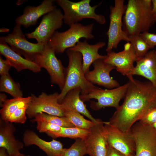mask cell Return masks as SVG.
Listing matches in <instances>:
<instances>
[{
    "instance_id": "obj_1",
    "label": "cell",
    "mask_w": 156,
    "mask_h": 156,
    "mask_svg": "<svg viewBox=\"0 0 156 156\" xmlns=\"http://www.w3.org/2000/svg\"><path fill=\"white\" fill-rule=\"evenodd\" d=\"M128 86L123 103L116 109L109 123L126 132L152 110L156 108V87L150 81L142 82L127 76Z\"/></svg>"
},
{
    "instance_id": "obj_2",
    "label": "cell",
    "mask_w": 156,
    "mask_h": 156,
    "mask_svg": "<svg viewBox=\"0 0 156 156\" xmlns=\"http://www.w3.org/2000/svg\"><path fill=\"white\" fill-rule=\"evenodd\" d=\"M124 15L123 30L128 36L148 31L155 23L152 0H129Z\"/></svg>"
},
{
    "instance_id": "obj_3",
    "label": "cell",
    "mask_w": 156,
    "mask_h": 156,
    "mask_svg": "<svg viewBox=\"0 0 156 156\" xmlns=\"http://www.w3.org/2000/svg\"><path fill=\"white\" fill-rule=\"evenodd\" d=\"M66 53L69 62L66 68L64 86L58 96V101L60 104L67 93L72 89L79 88L81 90V94L85 95L98 88L89 81L85 77L82 69L81 54L69 49L67 50Z\"/></svg>"
},
{
    "instance_id": "obj_4",
    "label": "cell",
    "mask_w": 156,
    "mask_h": 156,
    "mask_svg": "<svg viewBox=\"0 0 156 156\" xmlns=\"http://www.w3.org/2000/svg\"><path fill=\"white\" fill-rule=\"evenodd\" d=\"M91 1L82 0L74 2L68 0H56L55 2L63 10V22L69 27L85 18L93 19L100 24H104L106 22L105 16L95 12L102 1L92 6Z\"/></svg>"
},
{
    "instance_id": "obj_5",
    "label": "cell",
    "mask_w": 156,
    "mask_h": 156,
    "mask_svg": "<svg viewBox=\"0 0 156 156\" xmlns=\"http://www.w3.org/2000/svg\"><path fill=\"white\" fill-rule=\"evenodd\" d=\"M94 25L93 23L86 25L78 23L75 24L66 31H56L47 44L56 53H62L66 50L75 46L81 38L86 40L93 39Z\"/></svg>"
},
{
    "instance_id": "obj_6",
    "label": "cell",
    "mask_w": 156,
    "mask_h": 156,
    "mask_svg": "<svg viewBox=\"0 0 156 156\" xmlns=\"http://www.w3.org/2000/svg\"><path fill=\"white\" fill-rule=\"evenodd\" d=\"M21 26L16 24L11 33L0 37V42L8 44L16 53L23 56L26 59L33 62L36 57L44 51L45 45L28 41L23 32Z\"/></svg>"
},
{
    "instance_id": "obj_7",
    "label": "cell",
    "mask_w": 156,
    "mask_h": 156,
    "mask_svg": "<svg viewBox=\"0 0 156 156\" xmlns=\"http://www.w3.org/2000/svg\"><path fill=\"white\" fill-rule=\"evenodd\" d=\"M124 3V0H115L114 5L110 7L109 25L106 33L108 37L107 53L116 48L122 40L129 42V36L122 28V18L126 9Z\"/></svg>"
},
{
    "instance_id": "obj_8",
    "label": "cell",
    "mask_w": 156,
    "mask_h": 156,
    "mask_svg": "<svg viewBox=\"0 0 156 156\" xmlns=\"http://www.w3.org/2000/svg\"><path fill=\"white\" fill-rule=\"evenodd\" d=\"M128 83L112 89H103L98 87L90 93L85 95L80 94L83 101L94 99L96 101H91L90 107L97 111L106 107H112L117 109L120 106L119 103L124 98L128 86Z\"/></svg>"
},
{
    "instance_id": "obj_9",
    "label": "cell",
    "mask_w": 156,
    "mask_h": 156,
    "mask_svg": "<svg viewBox=\"0 0 156 156\" xmlns=\"http://www.w3.org/2000/svg\"><path fill=\"white\" fill-rule=\"evenodd\" d=\"M131 131L135 145L134 156H156V130L152 126L138 121Z\"/></svg>"
},
{
    "instance_id": "obj_10",
    "label": "cell",
    "mask_w": 156,
    "mask_h": 156,
    "mask_svg": "<svg viewBox=\"0 0 156 156\" xmlns=\"http://www.w3.org/2000/svg\"><path fill=\"white\" fill-rule=\"evenodd\" d=\"M55 53L54 50L47 44L44 51L36 57L33 62L47 70L51 82L57 85L61 90L65 82L66 68L56 57Z\"/></svg>"
},
{
    "instance_id": "obj_11",
    "label": "cell",
    "mask_w": 156,
    "mask_h": 156,
    "mask_svg": "<svg viewBox=\"0 0 156 156\" xmlns=\"http://www.w3.org/2000/svg\"><path fill=\"white\" fill-rule=\"evenodd\" d=\"M58 93L47 94L42 92L38 96L31 94V100L26 111L27 117L34 118L41 113L63 117L65 111L58 101Z\"/></svg>"
},
{
    "instance_id": "obj_12",
    "label": "cell",
    "mask_w": 156,
    "mask_h": 156,
    "mask_svg": "<svg viewBox=\"0 0 156 156\" xmlns=\"http://www.w3.org/2000/svg\"><path fill=\"white\" fill-rule=\"evenodd\" d=\"M63 14L57 9L44 15L38 27L33 31L26 33L27 37L36 39L37 43L45 45L56 30L61 28L63 22Z\"/></svg>"
},
{
    "instance_id": "obj_13",
    "label": "cell",
    "mask_w": 156,
    "mask_h": 156,
    "mask_svg": "<svg viewBox=\"0 0 156 156\" xmlns=\"http://www.w3.org/2000/svg\"><path fill=\"white\" fill-rule=\"evenodd\" d=\"M103 132L108 144L126 156H134L135 142L131 133L123 132L105 122Z\"/></svg>"
},
{
    "instance_id": "obj_14",
    "label": "cell",
    "mask_w": 156,
    "mask_h": 156,
    "mask_svg": "<svg viewBox=\"0 0 156 156\" xmlns=\"http://www.w3.org/2000/svg\"><path fill=\"white\" fill-rule=\"evenodd\" d=\"M104 62L116 67V70L124 76L128 75L134 67V63L138 57L132 44L128 42L124 45V50L116 53H107Z\"/></svg>"
},
{
    "instance_id": "obj_15",
    "label": "cell",
    "mask_w": 156,
    "mask_h": 156,
    "mask_svg": "<svg viewBox=\"0 0 156 156\" xmlns=\"http://www.w3.org/2000/svg\"><path fill=\"white\" fill-rule=\"evenodd\" d=\"M94 69L85 74L86 79L92 84L104 86L112 89L120 86L118 83L110 75V72L116 67L105 63L104 60L100 59L92 64Z\"/></svg>"
},
{
    "instance_id": "obj_16",
    "label": "cell",
    "mask_w": 156,
    "mask_h": 156,
    "mask_svg": "<svg viewBox=\"0 0 156 156\" xmlns=\"http://www.w3.org/2000/svg\"><path fill=\"white\" fill-rule=\"evenodd\" d=\"M99 119L90 129L85 140L87 153L90 156H106L108 144L103 132L104 124Z\"/></svg>"
},
{
    "instance_id": "obj_17",
    "label": "cell",
    "mask_w": 156,
    "mask_h": 156,
    "mask_svg": "<svg viewBox=\"0 0 156 156\" xmlns=\"http://www.w3.org/2000/svg\"><path fill=\"white\" fill-rule=\"evenodd\" d=\"M54 2L55 0H44L38 6H26L23 14L15 19L16 23L26 28L35 25L42 16L57 8L54 5Z\"/></svg>"
},
{
    "instance_id": "obj_18",
    "label": "cell",
    "mask_w": 156,
    "mask_h": 156,
    "mask_svg": "<svg viewBox=\"0 0 156 156\" xmlns=\"http://www.w3.org/2000/svg\"><path fill=\"white\" fill-rule=\"evenodd\" d=\"M24 145H35L46 153L47 156H62L64 148L60 141L53 139L47 142L42 139L33 131L26 129L23 138Z\"/></svg>"
},
{
    "instance_id": "obj_19",
    "label": "cell",
    "mask_w": 156,
    "mask_h": 156,
    "mask_svg": "<svg viewBox=\"0 0 156 156\" xmlns=\"http://www.w3.org/2000/svg\"><path fill=\"white\" fill-rule=\"evenodd\" d=\"M105 42H99L94 44H90L86 40L83 42L79 41L75 46L69 49L80 53L82 57V69L85 74L90 71L92 64L100 59H105L107 55H101L98 53L99 50L104 47Z\"/></svg>"
},
{
    "instance_id": "obj_20",
    "label": "cell",
    "mask_w": 156,
    "mask_h": 156,
    "mask_svg": "<svg viewBox=\"0 0 156 156\" xmlns=\"http://www.w3.org/2000/svg\"><path fill=\"white\" fill-rule=\"evenodd\" d=\"M16 128L10 122H6L0 119V148H4L9 156L20 152L24 144L17 139L14 135Z\"/></svg>"
},
{
    "instance_id": "obj_21",
    "label": "cell",
    "mask_w": 156,
    "mask_h": 156,
    "mask_svg": "<svg viewBox=\"0 0 156 156\" xmlns=\"http://www.w3.org/2000/svg\"><path fill=\"white\" fill-rule=\"evenodd\" d=\"M136 62V66L128 75H136L143 77L149 80L156 87V55L155 50H151L144 57L138 58Z\"/></svg>"
},
{
    "instance_id": "obj_22",
    "label": "cell",
    "mask_w": 156,
    "mask_h": 156,
    "mask_svg": "<svg viewBox=\"0 0 156 156\" xmlns=\"http://www.w3.org/2000/svg\"><path fill=\"white\" fill-rule=\"evenodd\" d=\"M0 53L5 57L12 67L18 72L29 70L37 73L41 70V68L37 64L22 57L5 42H0Z\"/></svg>"
},
{
    "instance_id": "obj_23",
    "label": "cell",
    "mask_w": 156,
    "mask_h": 156,
    "mask_svg": "<svg viewBox=\"0 0 156 156\" xmlns=\"http://www.w3.org/2000/svg\"><path fill=\"white\" fill-rule=\"evenodd\" d=\"M81 90L79 88L72 89L69 91L63 98L61 104L65 112L71 111L79 113L96 122L95 119L86 107V105L81 99Z\"/></svg>"
},
{
    "instance_id": "obj_24",
    "label": "cell",
    "mask_w": 156,
    "mask_h": 156,
    "mask_svg": "<svg viewBox=\"0 0 156 156\" xmlns=\"http://www.w3.org/2000/svg\"><path fill=\"white\" fill-rule=\"evenodd\" d=\"M31 100V96L7 99L0 109V118L6 122L9 116L19 109L28 107Z\"/></svg>"
},
{
    "instance_id": "obj_25",
    "label": "cell",
    "mask_w": 156,
    "mask_h": 156,
    "mask_svg": "<svg viewBox=\"0 0 156 156\" xmlns=\"http://www.w3.org/2000/svg\"><path fill=\"white\" fill-rule=\"evenodd\" d=\"M0 91L8 93L13 98L23 97V92L21 89L19 84L15 82L9 74L1 76Z\"/></svg>"
},
{
    "instance_id": "obj_26",
    "label": "cell",
    "mask_w": 156,
    "mask_h": 156,
    "mask_svg": "<svg viewBox=\"0 0 156 156\" xmlns=\"http://www.w3.org/2000/svg\"><path fill=\"white\" fill-rule=\"evenodd\" d=\"M31 121L33 122L38 121L45 122L63 127H75L64 117L54 116L44 113L37 114Z\"/></svg>"
},
{
    "instance_id": "obj_27",
    "label": "cell",
    "mask_w": 156,
    "mask_h": 156,
    "mask_svg": "<svg viewBox=\"0 0 156 156\" xmlns=\"http://www.w3.org/2000/svg\"><path fill=\"white\" fill-rule=\"evenodd\" d=\"M64 117L75 127L86 129L89 130L95 123L85 119L82 114L73 112H65Z\"/></svg>"
},
{
    "instance_id": "obj_28",
    "label": "cell",
    "mask_w": 156,
    "mask_h": 156,
    "mask_svg": "<svg viewBox=\"0 0 156 156\" xmlns=\"http://www.w3.org/2000/svg\"><path fill=\"white\" fill-rule=\"evenodd\" d=\"M90 130L75 127H62L61 131L56 134L53 138L59 137L68 138L72 139H81L85 140L88 135Z\"/></svg>"
},
{
    "instance_id": "obj_29",
    "label": "cell",
    "mask_w": 156,
    "mask_h": 156,
    "mask_svg": "<svg viewBox=\"0 0 156 156\" xmlns=\"http://www.w3.org/2000/svg\"><path fill=\"white\" fill-rule=\"evenodd\" d=\"M129 42L132 45L138 58L144 57L150 49L140 34L129 36Z\"/></svg>"
},
{
    "instance_id": "obj_30",
    "label": "cell",
    "mask_w": 156,
    "mask_h": 156,
    "mask_svg": "<svg viewBox=\"0 0 156 156\" xmlns=\"http://www.w3.org/2000/svg\"><path fill=\"white\" fill-rule=\"evenodd\" d=\"M86 154L85 140L77 139L69 148H64L62 156H83Z\"/></svg>"
},
{
    "instance_id": "obj_31",
    "label": "cell",
    "mask_w": 156,
    "mask_h": 156,
    "mask_svg": "<svg viewBox=\"0 0 156 156\" xmlns=\"http://www.w3.org/2000/svg\"><path fill=\"white\" fill-rule=\"evenodd\" d=\"M36 128L40 133H45L53 138L61 130L62 127L45 122L38 121Z\"/></svg>"
},
{
    "instance_id": "obj_32",
    "label": "cell",
    "mask_w": 156,
    "mask_h": 156,
    "mask_svg": "<svg viewBox=\"0 0 156 156\" xmlns=\"http://www.w3.org/2000/svg\"><path fill=\"white\" fill-rule=\"evenodd\" d=\"M27 108L25 107L19 109L9 116L6 122L24 123L27 119L26 111Z\"/></svg>"
},
{
    "instance_id": "obj_33",
    "label": "cell",
    "mask_w": 156,
    "mask_h": 156,
    "mask_svg": "<svg viewBox=\"0 0 156 156\" xmlns=\"http://www.w3.org/2000/svg\"><path fill=\"white\" fill-rule=\"evenodd\" d=\"M139 121L143 124L152 126L156 122V108L148 112Z\"/></svg>"
},
{
    "instance_id": "obj_34",
    "label": "cell",
    "mask_w": 156,
    "mask_h": 156,
    "mask_svg": "<svg viewBox=\"0 0 156 156\" xmlns=\"http://www.w3.org/2000/svg\"><path fill=\"white\" fill-rule=\"evenodd\" d=\"M140 34L148 45L150 49H153L156 46V33L147 31Z\"/></svg>"
},
{
    "instance_id": "obj_35",
    "label": "cell",
    "mask_w": 156,
    "mask_h": 156,
    "mask_svg": "<svg viewBox=\"0 0 156 156\" xmlns=\"http://www.w3.org/2000/svg\"><path fill=\"white\" fill-rule=\"evenodd\" d=\"M12 66L5 59L0 57V75L1 76L9 74V72Z\"/></svg>"
},
{
    "instance_id": "obj_36",
    "label": "cell",
    "mask_w": 156,
    "mask_h": 156,
    "mask_svg": "<svg viewBox=\"0 0 156 156\" xmlns=\"http://www.w3.org/2000/svg\"><path fill=\"white\" fill-rule=\"evenodd\" d=\"M106 156H126L125 155L114 149L108 144Z\"/></svg>"
},
{
    "instance_id": "obj_37",
    "label": "cell",
    "mask_w": 156,
    "mask_h": 156,
    "mask_svg": "<svg viewBox=\"0 0 156 156\" xmlns=\"http://www.w3.org/2000/svg\"><path fill=\"white\" fill-rule=\"evenodd\" d=\"M152 13L153 19L156 22V0H152Z\"/></svg>"
},
{
    "instance_id": "obj_38",
    "label": "cell",
    "mask_w": 156,
    "mask_h": 156,
    "mask_svg": "<svg viewBox=\"0 0 156 156\" xmlns=\"http://www.w3.org/2000/svg\"><path fill=\"white\" fill-rule=\"evenodd\" d=\"M6 95L3 93H1L0 94V106L2 107L4 103L7 100Z\"/></svg>"
},
{
    "instance_id": "obj_39",
    "label": "cell",
    "mask_w": 156,
    "mask_h": 156,
    "mask_svg": "<svg viewBox=\"0 0 156 156\" xmlns=\"http://www.w3.org/2000/svg\"><path fill=\"white\" fill-rule=\"evenodd\" d=\"M0 156H9L6 150L4 148H0Z\"/></svg>"
},
{
    "instance_id": "obj_40",
    "label": "cell",
    "mask_w": 156,
    "mask_h": 156,
    "mask_svg": "<svg viewBox=\"0 0 156 156\" xmlns=\"http://www.w3.org/2000/svg\"><path fill=\"white\" fill-rule=\"evenodd\" d=\"M10 29H9L5 28H2L0 29V33H5L8 32L9 31Z\"/></svg>"
},
{
    "instance_id": "obj_41",
    "label": "cell",
    "mask_w": 156,
    "mask_h": 156,
    "mask_svg": "<svg viewBox=\"0 0 156 156\" xmlns=\"http://www.w3.org/2000/svg\"><path fill=\"white\" fill-rule=\"evenodd\" d=\"M31 156L29 155H25L24 154L20 152L19 153H18L16 155H12V156Z\"/></svg>"
},
{
    "instance_id": "obj_42",
    "label": "cell",
    "mask_w": 156,
    "mask_h": 156,
    "mask_svg": "<svg viewBox=\"0 0 156 156\" xmlns=\"http://www.w3.org/2000/svg\"><path fill=\"white\" fill-rule=\"evenodd\" d=\"M152 126L156 130V122L153 124Z\"/></svg>"
},
{
    "instance_id": "obj_43",
    "label": "cell",
    "mask_w": 156,
    "mask_h": 156,
    "mask_svg": "<svg viewBox=\"0 0 156 156\" xmlns=\"http://www.w3.org/2000/svg\"><path fill=\"white\" fill-rule=\"evenodd\" d=\"M155 53L156 55V50H155Z\"/></svg>"
}]
</instances>
